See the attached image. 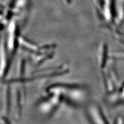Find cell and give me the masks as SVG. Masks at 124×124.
Returning <instances> with one entry per match:
<instances>
[{
    "instance_id": "6da1fadb",
    "label": "cell",
    "mask_w": 124,
    "mask_h": 124,
    "mask_svg": "<svg viewBox=\"0 0 124 124\" xmlns=\"http://www.w3.org/2000/svg\"><path fill=\"white\" fill-rule=\"evenodd\" d=\"M19 45H20L24 49L32 53L36 54L39 52V48H38L35 43L21 35L19 37Z\"/></svg>"
},
{
    "instance_id": "7a4b0ae2",
    "label": "cell",
    "mask_w": 124,
    "mask_h": 124,
    "mask_svg": "<svg viewBox=\"0 0 124 124\" xmlns=\"http://www.w3.org/2000/svg\"><path fill=\"white\" fill-rule=\"evenodd\" d=\"M11 91L10 85H7L6 90L5 102V111L6 115H9L10 113L11 110Z\"/></svg>"
}]
</instances>
